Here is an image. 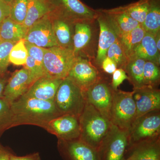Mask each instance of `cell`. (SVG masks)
Wrapping results in <instances>:
<instances>
[{"instance_id":"1","label":"cell","mask_w":160,"mask_h":160,"mask_svg":"<svg viewBox=\"0 0 160 160\" xmlns=\"http://www.w3.org/2000/svg\"><path fill=\"white\" fill-rule=\"evenodd\" d=\"M13 127L33 125L45 129L52 120L62 115L54 101H44L22 96L11 104Z\"/></svg>"},{"instance_id":"2","label":"cell","mask_w":160,"mask_h":160,"mask_svg":"<svg viewBox=\"0 0 160 160\" xmlns=\"http://www.w3.org/2000/svg\"><path fill=\"white\" fill-rule=\"evenodd\" d=\"M79 121L80 139L97 151L111 126V122L86 102Z\"/></svg>"},{"instance_id":"3","label":"cell","mask_w":160,"mask_h":160,"mask_svg":"<svg viewBox=\"0 0 160 160\" xmlns=\"http://www.w3.org/2000/svg\"><path fill=\"white\" fill-rule=\"evenodd\" d=\"M54 101L61 114L72 115L78 118L86 104L82 89L68 77L63 79L60 84Z\"/></svg>"},{"instance_id":"4","label":"cell","mask_w":160,"mask_h":160,"mask_svg":"<svg viewBox=\"0 0 160 160\" xmlns=\"http://www.w3.org/2000/svg\"><path fill=\"white\" fill-rule=\"evenodd\" d=\"M77 58L72 49L59 46L47 48L43 58L46 75L64 79L68 77Z\"/></svg>"},{"instance_id":"5","label":"cell","mask_w":160,"mask_h":160,"mask_svg":"<svg viewBox=\"0 0 160 160\" xmlns=\"http://www.w3.org/2000/svg\"><path fill=\"white\" fill-rule=\"evenodd\" d=\"M129 146V130L112 124L97 152L99 160H125Z\"/></svg>"},{"instance_id":"6","label":"cell","mask_w":160,"mask_h":160,"mask_svg":"<svg viewBox=\"0 0 160 160\" xmlns=\"http://www.w3.org/2000/svg\"><path fill=\"white\" fill-rule=\"evenodd\" d=\"M133 94V91H113L110 122L121 129L129 130L134 121L136 109Z\"/></svg>"},{"instance_id":"7","label":"cell","mask_w":160,"mask_h":160,"mask_svg":"<svg viewBox=\"0 0 160 160\" xmlns=\"http://www.w3.org/2000/svg\"><path fill=\"white\" fill-rule=\"evenodd\" d=\"M160 134V110L146 113L135 120L132 124L129 130L128 147L158 138Z\"/></svg>"},{"instance_id":"8","label":"cell","mask_w":160,"mask_h":160,"mask_svg":"<svg viewBox=\"0 0 160 160\" xmlns=\"http://www.w3.org/2000/svg\"><path fill=\"white\" fill-rule=\"evenodd\" d=\"M57 5V16L72 22L91 24L98 17L97 10L89 8L80 0H54Z\"/></svg>"},{"instance_id":"9","label":"cell","mask_w":160,"mask_h":160,"mask_svg":"<svg viewBox=\"0 0 160 160\" xmlns=\"http://www.w3.org/2000/svg\"><path fill=\"white\" fill-rule=\"evenodd\" d=\"M113 91L107 83L100 79L84 92L86 102L110 121Z\"/></svg>"},{"instance_id":"10","label":"cell","mask_w":160,"mask_h":160,"mask_svg":"<svg viewBox=\"0 0 160 160\" xmlns=\"http://www.w3.org/2000/svg\"><path fill=\"white\" fill-rule=\"evenodd\" d=\"M23 39L36 46L44 48L58 46L48 14L36 22L26 32Z\"/></svg>"},{"instance_id":"11","label":"cell","mask_w":160,"mask_h":160,"mask_svg":"<svg viewBox=\"0 0 160 160\" xmlns=\"http://www.w3.org/2000/svg\"><path fill=\"white\" fill-rule=\"evenodd\" d=\"M45 129L55 135L58 140L77 139L80 136L79 118L72 115H62L50 121Z\"/></svg>"},{"instance_id":"12","label":"cell","mask_w":160,"mask_h":160,"mask_svg":"<svg viewBox=\"0 0 160 160\" xmlns=\"http://www.w3.org/2000/svg\"><path fill=\"white\" fill-rule=\"evenodd\" d=\"M58 148L64 160H99L97 151L79 138L58 139Z\"/></svg>"},{"instance_id":"13","label":"cell","mask_w":160,"mask_h":160,"mask_svg":"<svg viewBox=\"0 0 160 160\" xmlns=\"http://www.w3.org/2000/svg\"><path fill=\"white\" fill-rule=\"evenodd\" d=\"M67 77L75 83L83 92L100 79L96 68L88 60L78 57Z\"/></svg>"},{"instance_id":"14","label":"cell","mask_w":160,"mask_h":160,"mask_svg":"<svg viewBox=\"0 0 160 160\" xmlns=\"http://www.w3.org/2000/svg\"><path fill=\"white\" fill-rule=\"evenodd\" d=\"M136 112L135 120L151 112L160 109V91L151 86L133 90Z\"/></svg>"},{"instance_id":"15","label":"cell","mask_w":160,"mask_h":160,"mask_svg":"<svg viewBox=\"0 0 160 160\" xmlns=\"http://www.w3.org/2000/svg\"><path fill=\"white\" fill-rule=\"evenodd\" d=\"M113 29L118 38L139 26V23L125 12L122 6L109 9L98 10Z\"/></svg>"},{"instance_id":"16","label":"cell","mask_w":160,"mask_h":160,"mask_svg":"<svg viewBox=\"0 0 160 160\" xmlns=\"http://www.w3.org/2000/svg\"><path fill=\"white\" fill-rule=\"evenodd\" d=\"M29 87V72L24 67L15 72L9 78L3 92V99L11 105L22 96Z\"/></svg>"},{"instance_id":"17","label":"cell","mask_w":160,"mask_h":160,"mask_svg":"<svg viewBox=\"0 0 160 160\" xmlns=\"http://www.w3.org/2000/svg\"><path fill=\"white\" fill-rule=\"evenodd\" d=\"M62 80L44 76L35 81L22 96L44 101H54L58 88Z\"/></svg>"},{"instance_id":"18","label":"cell","mask_w":160,"mask_h":160,"mask_svg":"<svg viewBox=\"0 0 160 160\" xmlns=\"http://www.w3.org/2000/svg\"><path fill=\"white\" fill-rule=\"evenodd\" d=\"M97 11L96 20L99 25L100 34L96 61L101 66L103 60L107 57L108 49L118 39V37L102 14Z\"/></svg>"},{"instance_id":"19","label":"cell","mask_w":160,"mask_h":160,"mask_svg":"<svg viewBox=\"0 0 160 160\" xmlns=\"http://www.w3.org/2000/svg\"><path fill=\"white\" fill-rule=\"evenodd\" d=\"M128 153L133 156L134 160H160V138L130 146Z\"/></svg>"},{"instance_id":"20","label":"cell","mask_w":160,"mask_h":160,"mask_svg":"<svg viewBox=\"0 0 160 160\" xmlns=\"http://www.w3.org/2000/svg\"><path fill=\"white\" fill-rule=\"evenodd\" d=\"M138 58L160 65V51L156 44L155 36L146 32L129 59Z\"/></svg>"},{"instance_id":"21","label":"cell","mask_w":160,"mask_h":160,"mask_svg":"<svg viewBox=\"0 0 160 160\" xmlns=\"http://www.w3.org/2000/svg\"><path fill=\"white\" fill-rule=\"evenodd\" d=\"M52 22L58 46L73 50L71 25L74 23L58 16Z\"/></svg>"},{"instance_id":"22","label":"cell","mask_w":160,"mask_h":160,"mask_svg":"<svg viewBox=\"0 0 160 160\" xmlns=\"http://www.w3.org/2000/svg\"><path fill=\"white\" fill-rule=\"evenodd\" d=\"M26 32L22 25L16 22L9 17L0 23V41L16 43L23 39Z\"/></svg>"},{"instance_id":"23","label":"cell","mask_w":160,"mask_h":160,"mask_svg":"<svg viewBox=\"0 0 160 160\" xmlns=\"http://www.w3.org/2000/svg\"><path fill=\"white\" fill-rule=\"evenodd\" d=\"M146 62V60L138 58L129 59L124 69L134 90L145 86L143 74Z\"/></svg>"},{"instance_id":"24","label":"cell","mask_w":160,"mask_h":160,"mask_svg":"<svg viewBox=\"0 0 160 160\" xmlns=\"http://www.w3.org/2000/svg\"><path fill=\"white\" fill-rule=\"evenodd\" d=\"M50 11L51 9L41 0H28L27 14L22 25L26 31Z\"/></svg>"},{"instance_id":"25","label":"cell","mask_w":160,"mask_h":160,"mask_svg":"<svg viewBox=\"0 0 160 160\" xmlns=\"http://www.w3.org/2000/svg\"><path fill=\"white\" fill-rule=\"evenodd\" d=\"M91 28L89 23L78 22L75 23L72 38L73 51L76 55L89 44L92 37Z\"/></svg>"},{"instance_id":"26","label":"cell","mask_w":160,"mask_h":160,"mask_svg":"<svg viewBox=\"0 0 160 160\" xmlns=\"http://www.w3.org/2000/svg\"><path fill=\"white\" fill-rule=\"evenodd\" d=\"M146 32L155 35L160 29V0H150L149 11L141 24Z\"/></svg>"},{"instance_id":"27","label":"cell","mask_w":160,"mask_h":160,"mask_svg":"<svg viewBox=\"0 0 160 160\" xmlns=\"http://www.w3.org/2000/svg\"><path fill=\"white\" fill-rule=\"evenodd\" d=\"M146 32L140 25L132 30L118 38L128 60L140 44Z\"/></svg>"},{"instance_id":"28","label":"cell","mask_w":160,"mask_h":160,"mask_svg":"<svg viewBox=\"0 0 160 160\" xmlns=\"http://www.w3.org/2000/svg\"><path fill=\"white\" fill-rule=\"evenodd\" d=\"M149 4L150 0H139L122 7L127 14L141 25L149 11Z\"/></svg>"},{"instance_id":"29","label":"cell","mask_w":160,"mask_h":160,"mask_svg":"<svg viewBox=\"0 0 160 160\" xmlns=\"http://www.w3.org/2000/svg\"><path fill=\"white\" fill-rule=\"evenodd\" d=\"M107 57L114 61L118 68L125 69L128 58L118 38L108 49Z\"/></svg>"},{"instance_id":"30","label":"cell","mask_w":160,"mask_h":160,"mask_svg":"<svg viewBox=\"0 0 160 160\" xmlns=\"http://www.w3.org/2000/svg\"><path fill=\"white\" fill-rule=\"evenodd\" d=\"M13 127V116L11 105L0 98V137L4 132Z\"/></svg>"},{"instance_id":"31","label":"cell","mask_w":160,"mask_h":160,"mask_svg":"<svg viewBox=\"0 0 160 160\" xmlns=\"http://www.w3.org/2000/svg\"><path fill=\"white\" fill-rule=\"evenodd\" d=\"M28 56L24 40H20L12 47L9 55V62L17 66L25 65Z\"/></svg>"},{"instance_id":"32","label":"cell","mask_w":160,"mask_h":160,"mask_svg":"<svg viewBox=\"0 0 160 160\" xmlns=\"http://www.w3.org/2000/svg\"><path fill=\"white\" fill-rule=\"evenodd\" d=\"M143 78L145 86L155 87L158 85L160 79L158 66L152 62L146 61L144 66Z\"/></svg>"},{"instance_id":"33","label":"cell","mask_w":160,"mask_h":160,"mask_svg":"<svg viewBox=\"0 0 160 160\" xmlns=\"http://www.w3.org/2000/svg\"><path fill=\"white\" fill-rule=\"evenodd\" d=\"M28 0H13L10 5L9 17L16 22L23 25L26 19Z\"/></svg>"},{"instance_id":"34","label":"cell","mask_w":160,"mask_h":160,"mask_svg":"<svg viewBox=\"0 0 160 160\" xmlns=\"http://www.w3.org/2000/svg\"><path fill=\"white\" fill-rule=\"evenodd\" d=\"M25 65V68L29 72L30 86L37 80L46 75L44 67L38 64L36 61L29 55L27 57Z\"/></svg>"},{"instance_id":"35","label":"cell","mask_w":160,"mask_h":160,"mask_svg":"<svg viewBox=\"0 0 160 160\" xmlns=\"http://www.w3.org/2000/svg\"><path fill=\"white\" fill-rule=\"evenodd\" d=\"M15 43L0 41V74L6 73L9 63V53Z\"/></svg>"},{"instance_id":"36","label":"cell","mask_w":160,"mask_h":160,"mask_svg":"<svg viewBox=\"0 0 160 160\" xmlns=\"http://www.w3.org/2000/svg\"><path fill=\"white\" fill-rule=\"evenodd\" d=\"M25 45L28 51V55L36 61L38 64L44 67L43 58L47 48L39 47L26 42H25Z\"/></svg>"},{"instance_id":"37","label":"cell","mask_w":160,"mask_h":160,"mask_svg":"<svg viewBox=\"0 0 160 160\" xmlns=\"http://www.w3.org/2000/svg\"><path fill=\"white\" fill-rule=\"evenodd\" d=\"M112 75L111 87L114 90H117L118 87L125 80H128V76L126 71L121 68H118Z\"/></svg>"},{"instance_id":"38","label":"cell","mask_w":160,"mask_h":160,"mask_svg":"<svg viewBox=\"0 0 160 160\" xmlns=\"http://www.w3.org/2000/svg\"><path fill=\"white\" fill-rule=\"evenodd\" d=\"M101 66L103 71L109 74H112L118 69L117 65L116 63L108 57H106L103 60Z\"/></svg>"},{"instance_id":"39","label":"cell","mask_w":160,"mask_h":160,"mask_svg":"<svg viewBox=\"0 0 160 160\" xmlns=\"http://www.w3.org/2000/svg\"><path fill=\"white\" fill-rule=\"evenodd\" d=\"M10 5L3 0H0V22L10 14Z\"/></svg>"},{"instance_id":"40","label":"cell","mask_w":160,"mask_h":160,"mask_svg":"<svg viewBox=\"0 0 160 160\" xmlns=\"http://www.w3.org/2000/svg\"><path fill=\"white\" fill-rule=\"evenodd\" d=\"M10 160H41V158L39 154L36 152L22 157L17 156L12 154L10 157Z\"/></svg>"},{"instance_id":"41","label":"cell","mask_w":160,"mask_h":160,"mask_svg":"<svg viewBox=\"0 0 160 160\" xmlns=\"http://www.w3.org/2000/svg\"><path fill=\"white\" fill-rule=\"evenodd\" d=\"M12 154L9 149L0 144V160H10Z\"/></svg>"},{"instance_id":"42","label":"cell","mask_w":160,"mask_h":160,"mask_svg":"<svg viewBox=\"0 0 160 160\" xmlns=\"http://www.w3.org/2000/svg\"><path fill=\"white\" fill-rule=\"evenodd\" d=\"M8 79L6 73L0 74V98H3V92Z\"/></svg>"},{"instance_id":"43","label":"cell","mask_w":160,"mask_h":160,"mask_svg":"<svg viewBox=\"0 0 160 160\" xmlns=\"http://www.w3.org/2000/svg\"><path fill=\"white\" fill-rule=\"evenodd\" d=\"M156 44L159 51H160V32L155 35Z\"/></svg>"},{"instance_id":"44","label":"cell","mask_w":160,"mask_h":160,"mask_svg":"<svg viewBox=\"0 0 160 160\" xmlns=\"http://www.w3.org/2000/svg\"><path fill=\"white\" fill-rule=\"evenodd\" d=\"M125 160H134V158L132 155L129 154Z\"/></svg>"},{"instance_id":"45","label":"cell","mask_w":160,"mask_h":160,"mask_svg":"<svg viewBox=\"0 0 160 160\" xmlns=\"http://www.w3.org/2000/svg\"><path fill=\"white\" fill-rule=\"evenodd\" d=\"M41 1H42V2H43L45 3V4H46V5H47L49 7V2H50L51 0H41ZM54 1V0H52V1ZM50 8V7H49Z\"/></svg>"},{"instance_id":"46","label":"cell","mask_w":160,"mask_h":160,"mask_svg":"<svg viewBox=\"0 0 160 160\" xmlns=\"http://www.w3.org/2000/svg\"><path fill=\"white\" fill-rule=\"evenodd\" d=\"M5 1L6 3H8V4H10L13 0H3Z\"/></svg>"},{"instance_id":"47","label":"cell","mask_w":160,"mask_h":160,"mask_svg":"<svg viewBox=\"0 0 160 160\" xmlns=\"http://www.w3.org/2000/svg\"><path fill=\"white\" fill-rule=\"evenodd\" d=\"M0 23H1V22H0Z\"/></svg>"},{"instance_id":"48","label":"cell","mask_w":160,"mask_h":160,"mask_svg":"<svg viewBox=\"0 0 160 160\" xmlns=\"http://www.w3.org/2000/svg\"></svg>"}]
</instances>
